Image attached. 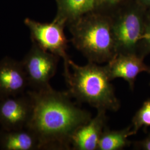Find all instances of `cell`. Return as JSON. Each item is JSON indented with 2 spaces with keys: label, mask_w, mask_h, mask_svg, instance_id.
Segmentation results:
<instances>
[{
  "label": "cell",
  "mask_w": 150,
  "mask_h": 150,
  "mask_svg": "<svg viewBox=\"0 0 150 150\" xmlns=\"http://www.w3.org/2000/svg\"><path fill=\"white\" fill-rule=\"evenodd\" d=\"M27 93L32 108L26 129L37 138L39 149H70L73 134L91 120V113L72 102L67 91H56L51 87Z\"/></svg>",
  "instance_id": "cell-1"
},
{
  "label": "cell",
  "mask_w": 150,
  "mask_h": 150,
  "mask_svg": "<svg viewBox=\"0 0 150 150\" xmlns=\"http://www.w3.org/2000/svg\"><path fill=\"white\" fill-rule=\"evenodd\" d=\"M69 70H64L68 93L78 102L86 103L97 110L117 111L120 102L105 66L88 62L80 66L70 59Z\"/></svg>",
  "instance_id": "cell-2"
},
{
  "label": "cell",
  "mask_w": 150,
  "mask_h": 150,
  "mask_svg": "<svg viewBox=\"0 0 150 150\" xmlns=\"http://www.w3.org/2000/svg\"><path fill=\"white\" fill-rule=\"evenodd\" d=\"M68 27L74 46L88 62L107 63L117 54L110 15L96 10Z\"/></svg>",
  "instance_id": "cell-3"
},
{
  "label": "cell",
  "mask_w": 150,
  "mask_h": 150,
  "mask_svg": "<svg viewBox=\"0 0 150 150\" xmlns=\"http://www.w3.org/2000/svg\"><path fill=\"white\" fill-rule=\"evenodd\" d=\"M147 11L129 0L110 15L117 54H137Z\"/></svg>",
  "instance_id": "cell-4"
},
{
  "label": "cell",
  "mask_w": 150,
  "mask_h": 150,
  "mask_svg": "<svg viewBox=\"0 0 150 150\" xmlns=\"http://www.w3.org/2000/svg\"><path fill=\"white\" fill-rule=\"evenodd\" d=\"M59 59L32 43L31 48L21 61L28 86L33 90L51 87L50 81L56 72Z\"/></svg>",
  "instance_id": "cell-5"
},
{
  "label": "cell",
  "mask_w": 150,
  "mask_h": 150,
  "mask_svg": "<svg viewBox=\"0 0 150 150\" xmlns=\"http://www.w3.org/2000/svg\"><path fill=\"white\" fill-rule=\"evenodd\" d=\"M25 24L28 28L32 43L64 59V66L69 64L70 58L67 54L68 40L64 34L66 26L54 19L51 23H41L26 18Z\"/></svg>",
  "instance_id": "cell-6"
},
{
  "label": "cell",
  "mask_w": 150,
  "mask_h": 150,
  "mask_svg": "<svg viewBox=\"0 0 150 150\" xmlns=\"http://www.w3.org/2000/svg\"><path fill=\"white\" fill-rule=\"evenodd\" d=\"M32 102L26 96L0 98V125L3 129H25L32 114Z\"/></svg>",
  "instance_id": "cell-7"
},
{
  "label": "cell",
  "mask_w": 150,
  "mask_h": 150,
  "mask_svg": "<svg viewBox=\"0 0 150 150\" xmlns=\"http://www.w3.org/2000/svg\"><path fill=\"white\" fill-rule=\"evenodd\" d=\"M144 59L137 54H116L105 65L110 80L122 79L129 83L132 90L140 73L146 72L150 74V67L145 64Z\"/></svg>",
  "instance_id": "cell-8"
},
{
  "label": "cell",
  "mask_w": 150,
  "mask_h": 150,
  "mask_svg": "<svg viewBox=\"0 0 150 150\" xmlns=\"http://www.w3.org/2000/svg\"><path fill=\"white\" fill-rule=\"evenodd\" d=\"M27 86L21 62L9 57L0 61V98L21 95Z\"/></svg>",
  "instance_id": "cell-9"
},
{
  "label": "cell",
  "mask_w": 150,
  "mask_h": 150,
  "mask_svg": "<svg viewBox=\"0 0 150 150\" xmlns=\"http://www.w3.org/2000/svg\"><path fill=\"white\" fill-rule=\"evenodd\" d=\"M106 111L104 110H97L95 117L77 129L73 134L71 145L75 150H97L101 135L107 126Z\"/></svg>",
  "instance_id": "cell-10"
},
{
  "label": "cell",
  "mask_w": 150,
  "mask_h": 150,
  "mask_svg": "<svg viewBox=\"0 0 150 150\" xmlns=\"http://www.w3.org/2000/svg\"><path fill=\"white\" fill-rule=\"evenodd\" d=\"M56 2L57 13L54 19L68 26L81 16L96 10L97 0H56Z\"/></svg>",
  "instance_id": "cell-11"
},
{
  "label": "cell",
  "mask_w": 150,
  "mask_h": 150,
  "mask_svg": "<svg viewBox=\"0 0 150 150\" xmlns=\"http://www.w3.org/2000/svg\"><path fill=\"white\" fill-rule=\"evenodd\" d=\"M0 147L5 150L39 149L38 139L27 129L0 131Z\"/></svg>",
  "instance_id": "cell-12"
},
{
  "label": "cell",
  "mask_w": 150,
  "mask_h": 150,
  "mask_svg": "<svg viewBox=\"0 0 150 150\" xmlns=\"http://www.w3.org/2000/svg\"><path fill=\"white\" fill-rule=\"evenodd\" d=\"M132 126L121 130H111L105 128L99 139L98 150H121L128 147L131 142L128 137L131 134Z\"/></svg>",
  "instance_id": "cell-13"
},
{
  "label": "cell",
  "mask_w": 150,
  "mask_h": 150,
  "mask_svg": "<svg viewBox=\"0 0 150 150\" xmlns=\"http://www.w3.org/2000/svg\"><path fill=\"white\" fill-rule=\"evenodd\" d=\"M131 134H135L142 127L150 126V99L146 100L134 115L132 121Z\"/></svg>",
  "instance_id": "cell-14"
},
{
  "label": "cell",
  "mask_w": 150,
  "mask_h": 150,
  "mask_svg": "<svg viewBox=\"0 0 150 150\" xmlns=\"http://www.w3.org/2000/svg\"><path fill=\"white\" fill-rule=\"evenodd\" d=\"M150 54V9L147 10L142 36L138 48L137 54L144 58Z\"/></svg>",
  "instance_id": "cell-15"
},
{
  "label": "cell",
  "mask_w": 150,
  "mask_h": 150,
  "mask_svg": "<svg viewBox=\"0 0 150 150\" xmlns=\"http://www.w3.org/2000/svg\"><path fill=\"white\" fill-rule=\"evenodd\" d=\"M129 0H97L96 10L110 15Z\"/></svg>",
  "instance_id": "cell-16"
},
{
  "label": "cell",
  "mask_w": 150,
  "mask_h": 150,
  "mask_svg": "<svg viewBox=\"0 0 150 150\" xmlns=\"http://www.w3.org/2000/svg\"><path fill=\"white\" fill-rule=\"evenodd\" d=\"M137 145L143 150H150V135L144 140L139 142Z\"/></svg>",
  "instance_id": "cell-17"
},
{
  "label": "cell",
  "mask_w": 150,
  "mask_h": 150,
  "mask_svg": "<svg viewBox=\"0 0 150 150\" xmlns=\"http://www.w3.org/2000/svg\"><path fill=\"white\" fill-rule=\"evenodd\" d=\"M138 4L146 10L150 9V0H134Z\"/></svg>",
  "instance_id": "cell-18"
},
{
  "label": "cell",
  "mask_w": 150,
  "mask_h": 150,
  "mask_svg": "<svg viewBox=\"0 0 150 150\" xmlns=\"http://www.w3.org/2000/svg\"></svg>",
  "instance_id": "cell-19"
}]
</instances>
